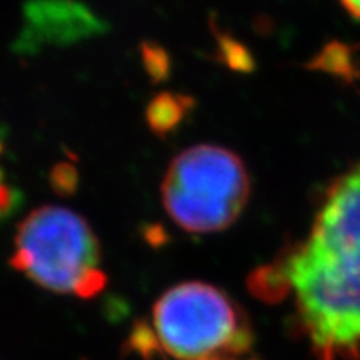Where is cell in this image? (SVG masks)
I'll list each match as a JSON object with an SVG mask.
<instances>
[{"label": "cell", "mask_w": 360, "mask_h": 360, "mask_svg": "<svg viewBox=\"0 0 360 360\" xmlns=\"http://www.w3.org/2000/svg\"><path fill=\"white\" fill-rule=\"evenodd\" d=\"M11 264L57 294L92 297L107 283L101 245L84 217L60 205H44L19 224Z\"/></svg>", "instance_id": "2"}, {"label": "cell", "mask_w": 360, "mask_h": 360, "mask_svg": "<svg viewBox=\"0 0 360 360\" xmlns=\"http://www.w3.org/2000/svg\"><path fill=\"white\" fill-rule=\"evenodd\" d=\"M257 294H294L322 360L360 359V159L327 187L312 229L252 278Z\"/></svg>", "instance_id": "1"}, {"label": "cell", "mask_w": 360, "mask_h": 360, "mask_svg": "<svg viewBox=\"0 0 360 360\" xmlns=\"http://www.w3.org/2000/svg\"><path fill=\"white\" fill-rule=\"evenodd\" d=\"M340 2L350 15L360 20V0H340Z\"/></svg>", "instance_id": "6"}, {"label": "cell", "mask_w": 360, "mask_h": 360, "mask_svg": "<svg viewBox=\"0 0 360 360\" xmlns=\"http://www.w3.org/2000/svg\"><path fill=\"white\" fill-rule=\"evenodd\" d=\"M162 204L180 229L212 233L229 229L249 202L250 177L240 157L219 146H195L170 162Z\"/></svg>", "instance_id": "3"}, {"label": "cell", "mask_w": 360, "mask_h": 360, "mask_svg": "<svg viewBox=\"0 0 360 360\" xmlns=\"http://www.w3.org/2000/svg\"><path fill=\"white\" fill-rule=\"evenodd\" d=\"M186 98L175 96H160L148 105V124L157 132H167L186 114Z\"/></svg>", "instance_id": "5"}, {"label": "cell", "mask_w": 360, "mask_h": 360, "mask_svg": "<svg viewBox=\"0 0 360 360\" xmlns=\"http://www.w3.org/2000/svg\"><path fill=\"white\" fill-rule=\"evenodd\" d=\"M212 360H225V359H212Z\"/></svg>", "instance_id": "7"}, {"label": "cell", "mask_w": 360, "mask_h": 360, "mask_svg": "<svg viewBox=\"0 0 360 360\" xmlns=\"http://www.w3.org/2000/svg\"><path fill=\"white\" fill-rule=\"evenodd\" d=\"M155 335L165 352L180 360L222 359L250 344L242 310L217 287L184 282L172 287L154 307Z\"/></svg>", "instance_id": "4"}]
</instances>
